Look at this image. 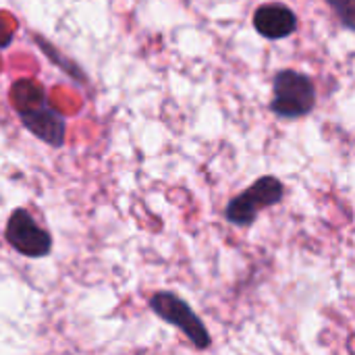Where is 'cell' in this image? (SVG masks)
<instances>
[{
  "label": "cell",
  "mask_w": 355,
  "mask_h": 355,
  "mask_svg": "<svg viewBox=\"0 0 355 355\" xmlns=\"http://www.w3.org/2000/svg\"><path fill=\"white\" fill-rule=\"evenodd\" d=\"M12 104L21 125L37 139L52 148H60L67 135L64 116L48 104V98L35 81L23 79L12 85Z\"/></svg>",
  "instance_id": "cell-1"
},
{
  "label": "cell",
  "mask_w": 355,
  "mask_h": 355,
  "mask_svg": "<svg viewBox=\"0 0 355 355\" xmlns=\"http://www.w3.org/2000/svg\"><path fill=\"white\" fill-rule=\"evenodd\" d=\"M316 106L314 81L300 71L281 69L272 79L270 110L281 119H302Z\"/></svg>",
  "instance_id": "cell-2"
},
{
  "label": "cell",
  "mask_w": 355,
  "mask_h": 355,
  "mask_svg": "<svg viewBox=\"0 0 355 355\" xmlns=\"http://www.w3.org/2000/svg\"><path fill=\"white\" fill-rule=\"evenodd\" d=\"M285 196V187L277 177H260L243 193L235 196L227 206V220L235 227H250L258 214L270 206H277Z\"/></svg>",
  "instance_id": "cell-3"
},
{
  "label": "cell",
  "mask_w": 355,
  "mask_h": 355,
  "mask_svg": "<svg viewBox=\"0 0 355 355\" xmlns=\"http://www.w3.org/2000/svg\"><path fill=\"white\" fill-rule=\"evenodd\" d=\"M150 308L156 316H160L164 322L177 327L196 349H208L212 339L208 329L202 324L198 314L189 308L187 302L177 297L175 293L168 291H158L150 297Z\"/></svg>",
  "instance_id": "cell-4"
},
{
  "label": "cell",
  "mask_w": 355,
  "mask_h": 355,
  "mask_svg": "<svg viewBox=\"0 0 355 355\" xmlns=\"http://www.w3.org/2000/svg\"><path fill=\"white\" fill-rule=\"evenodd\" d=\"M6 243L27 258H44L52 250V237L42 229L25 208H17L4 229Z\"/></svg>",
  "instance_id": "cell-5"
},
{
  "label": "cell",
  "mask_w": 355,
  "mask_h": 355,
  "mask_svg": "<svg viewBox=\"0 0 355 355\" xmlns=\"http://www.w3.org/2000/svg\"><path fill=\"white\" fill-rule=\"evenodd\" d=\"M254 27L266 40H283L295 33L297 15L283 2H266L256 8Z\"/></svg>",
  "instance_id": "cell-6"
},
{
  "label": "cell",
  "mask_w": 355,
  "mask_h": 355,
  "mask_svg": "<svg viewBox=\"0 0 355 355\" xmlns=\"http://www.w3.org/2000/svg\"><path fill=\"white\" fill-rule=\"evenodd\" d=\"M35 42H37V46H42V48H44V52L50 56V60H52V62H56V64H58L62 71H67V75H71V77H77V79H81V81H83L81 69H79L75 62H67V60H62V58H60L62 54H60L58 50H54V48H52V46H50V44H48L44 37H35Z\"/></svg>",
  "instance_id": "cell-7"
},
{
  "label": "cell",
  "mask_w": 355,
  "mask_h": 355,
  "mask_svg": "<svg viewBox=\"0 0 355 355\" xmlns=\"http://www.w3.org/2000/svg\"><path fill=\"white\" fill-rule=\"evenodd\" d=\"M327 2L339 17L341 25L352 31L355 27V0H327Z\"/></svg>",
  "instance_id": "cell-8"
},
{
  "label": "cell",
  "mask_w": 355,
  "mask_h": 355,
  "mask_svg": "<svg viewBox=\"0 0 355 355\" xmlns=\"http://www.w3.org/2000/svg\"><path fill=\"white\" fill-rule=\"evenodd\" d=\"M10 40H12V31H4L2 27H0V48H6L8 44H10Z\"/></svg>",
  "instance_id": "cell-9"
}]
</instances>
